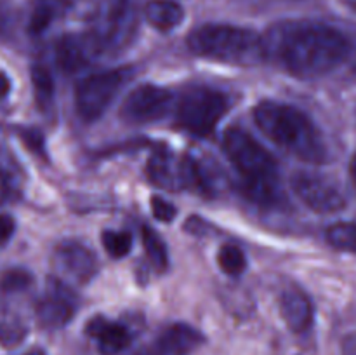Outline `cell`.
<instances>
[{"label":"cell","mask_w":356,"mask_h":355,"mask_svg":"<svg viewBox=\"0 0 356 355\" xmlns=\"http://www.w3.org/2000/svg\"><path fill=\"white\" fill-rule=\"evenodd\" d=\"M90 17L92 26L89 33L101 52L124 47L134 33V10L129 0H97Z\"/></svg>","instance_id":"cell-6"},{"label":"cell","mask_w":356,"mask_h":355,"mask_svg":"<svg viewBox=\"0 0 356 355\" xmlns=\"http://www.w3.org/2000/svg\"><path fill=\"white\" fill-rule=\"evenodd\" d=\"M174 97L167 89L159 86L136 87L122 103L120 115L132 124H152L167 117L172 110Z\"/></svg>","instance_id":"cell-11"},{"label":"cell","mask_w":356,"mask_h":355,"mask_svg":"<svg viewBox=\"0 0 356 355\" xmlns=\"http://www.w3.org/2000/svg\"><path fill=\"white\" fill-rule=\"evenodd\" d=\"M87 334L96 340L97 348L103 355H117L129 347L131 343V333L127 327L118 322L96 317L87 324Z\"/></svg>","instance_id":"cell-15"},{"label":"cell","mask_w":356,"mask_h":355,"mask_svg":"<svg viewBox=\"0 0 356 355\" xmlns=\"http://www.w3.org/2000/svg\"><path fill=\"white\" fill-rule=\"evenodd\" d=\"M26 355H44V354H42L40 350H31V352H28Z\"/></svg>","instance_id":"cell-33"},{"label":"cell","mask_w":356,"mask_h":355,"mask_svg":"<svg viewBox=\"0 0 356 355\" xmlns=\"http://www.w3.org/2000/svg\"><path fill=\"white\" fill-rule=\"evenodd\" d=\"M280 313L294 333H305L313 322V305L308 296L298 289L285 291L280 298Z\"/></svg>","instance_id":"cell-16"},{"label":"cell","mask_w":356,"mask_h":355,"mask_svg":"<svg viewBox=\"0 0 356 355\" xmlns=\"http://www.w3.org/2000/svg\"><path fill=\"white\" fill-rule=\"evenodd\" d=\"M31 284V275L23 268H13L3 271L0 277V289L3 292H21L26 291Z\"/></svg>","instance_id":"cell-25"},{"label":"cell","mask_w":356,"mask_h":355,"mask_svg":"<svg viewBox=\"0 0 356 355\" xmlns=\"http://www.w3.org/2000/svg\"><path fill=\"white\" fill-rule=\"evenodd\" d=\"M263 37L264 59L299 79H316L336 70L350 54V40L336 28L313 21H289Z\"/></svg>","instance_id":"cell-1"},{"label":"cell","mask_w":356,"mask_h":355,"mask_svg":"<svg viewBox=\"0 0 356 355\" xmlns=\"http://www.w3.org/2000/svg\"><path fill=\"white\" fill-rule=\"evenodd\" d=\"M327 239L339 249L356 253V225L355 223H337L327 230Z\"/></svg>","instance_id":"cell-23"},{"label":"cell","mask_w":356,"mask_h":355,"mask_svg":"<svg viewBox=\"0 0 356 355\" xmlns=\"http://www.w3.org/2000/svg\"><path fill=\"white\" fill-rule=\"evenodd\" d=\"M292 190L302 204L320 214H334L346 207L343 188L323 174L298 173L292 178Z\"/></svg>","instance_id":"cell-9"},{"label":"cell","mask_w":356,"mask_h":355,"mask_svg":"<svg viewBox=\"0 0 356 355\" xmlns=\"http://www.w3.org/2000/svg\"><path fill=\"white\" fill-rule=\"evenodd\" d=\"M152 207H153V214H155L156 219H160V221H172L174 216H176V207H174L170 202L163 200V198H159L155 197L152 200Z\"/></svg>","instance_id":"cell-26"},{"label":"cell","mask_w":356,"mask_h":355,"mask_svg":"<svg viewBox=\"0 0 356 355\" xmlns=\"http://www.w3.org/2000/svg\"><path fill=\"white\" fill-rule=\"evenodd\" d=\"M344 2H346V6L350 7V9H353L356 13V0H344Z\"/></svg>","instance_id":"cell-32"},{"label":"cell","mask_w":356,"mask_h":355,"mask_svg":"<svg viewBox=\"0 0 356 355\" xmlns=\"http://www.w3.org/2000/svg\"><path fill=\"white\" fill-rule=\"evenodd\" d=\"M254 122L271 143L291 155L312 164L327 159L322 134L299 108L278 101H261L254 108Z\"/></svg>","instance_id":"cell-2"},{"label":"cell","mask_w":356,"mask_h":355,"mask_svg":"<svg viewBox=\"0 0 356 355\" xmlns=\"http://www.w3.org/2000/svg\"><path fill=\"white\" fill-rule=\"evenodd\" d=\"M143 246H145L146 254L149 258V263L155 267V270L163 271L167 268V247L163 244V240L156 235L155 230L145 226L143 228Z\"/></svg>","instance_id":"cell-21"},{"label":"cell","mask_w":356,"mask_h":355,"mask_svg":"<svg viewBox=\"0 0 356 355\" xmlns=\"http://www.w3.org/2000/svg\"><path fill=\"white\" fill-rule=\"evenodd\" d=\"M106 253L113 258L127 256L132 247V237L127 232H115V230H106L101 237Z\"/></svg>","instance_id":"cell-24"},{"label":"cell","mask_w":356,"mask_h":355,"mask_svg":"<svg viewBox=\"0 0 356 355\" xmlns=\"http://www.w3.org/2000/svg\"><path fill=\"white\" fill-rule=\"evenodd\" d=\"M14 228H16L14 219L7 214H0V246L9 242L14 233Z\"/></svg>","instance_id":"cell-27"},{"label":"cell","mask_w":356,"mask_h":355,"mask_svg":"<svg viewBox=\"0 0 356 355\" xmlns=\"http://www.w3.org/2000/svg\"><path fill=\"white\" fill-rule=\"evenodd\" d=\"M177 122L197 136H209L228 110L225 94L207 87H191L177 101Z\"/></svg>","instance_id":"cell-5"},{"label":"cell","mask_w":356,"mask_h":355,"mask_svg":"<svg viewBox=\"0 0 356 355\" xmlns=\"http://www.w3.org/2000/svg\"><path fill=\"white\" fill-rule=\"evenodd\" d=\"M31 86H33L35 101L42 111H49L54 104V80L45 66L35 65L31 68Z\"/></svg>","instance_id":"cell-20"},{"label":"cell","mask_w":356,"mask_h":355,"mask_svg":"<svg viewBox=\"0 0 356 355\" xmlns=\"http://www.w3.org/2000/svg\"><path fill=\"white\" fill-rule=\"evenodd\" d=\"M351 176H353L356 184V155L353 157V160H351Z\"/></svg>","instance_id":"cell-31"},{"label":"cell","mask_w":356,"mask_h":355,"mask_svg":"<svg viewBox=\"0 0 356 355\" xmlns=\"http://www.w3.org/2000/svg\"><path fill=\"white\" fill-rule=\"evenodd\" d=\"M28 326L23 317L13 308H0V345L6 348L17 347L26 338Z\"/></svg>","instance_id":"cell-19"},{"label":"cell","mask_w":356,"mask_h":355,"mask_svg":"<svg viewBox=\"0 0 356 355\" xmlns=\"http://www.w3.org/2000/svg\"><path fill=\"white\" fill-rule=\"evenodd\" d=\"M218 261L221 270L228 275H240L247 267L243 251L236 246H229V244L221 247V251L218 254Z\"/></svg>","instance_id":"cell-22"},{"label":"cell","mask_w":356,"mask_h":355,"mask_svg":"<svg viewBox=\"0 0 356 355\" xmlns=\"http://www.w3.org/2000/svg\"><path fill=\"white\" fill-rule=\"evenodd\" d=\"M344 355H356V334L351 336L344 345Z\"/></svg>","instance_id":"cell-29"},{"label":"cell","mask_w":356,"mask_h":355,"mask_svg":"<svg viewBox=\"0 0 356 355\" xmlns=\"http://www.w3.org/2000/svg\"><path fill=\"white\" fill-rule=\"evenodd\" d=\"M9 89H10L9 79H7V77L3 75V73H0V100L7 96V93H9Z\"/></svg>","instance_id":"cell-28"},{"label":"cell","mask_w":356,"mask_h":355,"mask_svg":"<svg viewBox=\"0 0 356 355\" xmlns=\"http://www.w3.org/2000/svg\"><path fill=\"white\" fill-rule=\"evenodd\" d=\"M3 194H6V180H3V176L0 174V200L3 198Z\"/></svg>","instance_id":"cell-30"},{"label":"cell","mask_w":356,"mask_h":355,"mask_svg":"<svg viewBox=\"0 0 356 355\" xmlns=\"http://www.w3.org/2000/svg\"><path fill=\"white\" fill-rule=\"evenodd\" d=\"M188 47L202 58L229 65H256L264 59L263 37L232 24H202L188 37Z\"/></svg>","instance_id":"cell-4"},{"label":"cell","mask_w":356,"mask_h":355,"mask_svg":"<svg viewBox=\"0 0 356 355\" xmlns=\"http://www.w3.org/2000/svg\"><path fill=\"white\" fill-rule=\"evenodd\" d=\"M222 146L228 159L245 180L247 194L257 202H270L277 197V162L271 153L249 132L232 127L225 132Z\"/></svg>","instance_id":"cell-3"},{"label":"cell","mask_w":356,"mask_h":355,"mask_svg":"<svg viewBox=\"0 0 356 355\" xmlns=\"http://www.w3.org/2000/svg\"><path fill=\"white\" fill-rule=\"evenodd\" d=\"M76 310V299L72 289L58 278H49L45 294L37 303L38 322L47 329L65 327L73 319Z\"/></svg>","instance_id":"cell-12"},{"label":"cell","mask_w":356,"mask_h":355,"mask_svg":"<svg viewBox=\"0 0 356 355\" xmlns=\"http://www.w3.org/2000/svg\"><path fill=\"white\" fill-rule=\"evenodd\" d=\"M145 16L152 26L160 31H170L179 26L183 21L184 13L179 3L172 0H152L145 7Z\"/></svg>","instance_id":"cell-17"},{"label":"cell","mask_w":356,"mask_h":355,"mask_svg":"<svg viewBox=\"0 0 356 355\" xmlns=\"http://www.w3.org/2000/svg\"><path fill=\"white\" fill-rule=\"evenodd\" d=\"M56 278L63 284L83 285L96 275L97 260L92 251L75 240H66L52 254Z\"/></svg>","instance_id":"cell-10"},{"label":"cell","mask_w":356,"mask_h":355,"mask_svg":"<svg viewBox=\"0 0 356 355\" xmlns=\"http://www.w3.org/2000/svg\"><path fill=\"white\" fill-rule=\"evenodd\" d=\"M75 0H37L30 17L31 33H42L51 26L52 21L66 13Z\"/></svg>","instance_id":"cell-18"},{"label":"cell","mask_w":356,"mask_h":355,"mask_svg":"<svg viewBox=\"0 0 356 355\" xmlns=\"http://www.w3.org/2000/svg\"><path fill=\"white\" fill-rule=\"evenodd\" d=\"M101 54V49L92 35L87 33H68L63 35L54 47L56 61L63 72H79L86 68L92 59Z\"/></svg>","instance_id":"cell-13"},{"label":"cell","mask_w":356,"mask_h":355,"mask_svg":"<svg viewBox=\"0 0 356 355\" xmlns=\"http://www.w3.org/2000/svg\"><path fill=\"white\" fill-rule=\"evenodd\" d=\"M204 343V336L186 324H174L139 355H191Z\"/></svg>","instance_id":"cell-14"},{"label":"cell","mask_w":356,"mask_h":355,"mask_svg":"<svg viewBox=\"0 0 356 355\" xmlns=\"http://www.w3.org/2000/svg\"><path fill=\"white\" fill-rule=\"evenodd\" d=\"M125 80V70L99 72L80 80L75 89V108L80 117L89 122L99 118L115 100Z\"/></svg>","instance_id":"cell-8"},{"label":"cell","mask_w":356,"mask_h":355,"mask_svg":"<svg viewBox=\"0 0 356 355\" xmlns=\"http://www.w3.org/2000/svg\"><path fill=\"white\" fill-rule=\"evenodd\" d=\"M148 176L156 187L165 190H211L207 174L190 157H177L167 152L155 153L148 160Z\"/></svg>","instance_id":"cell-7"}]
</instances>
